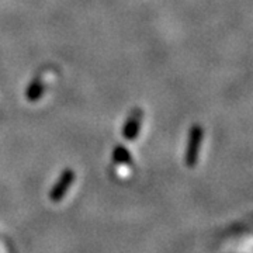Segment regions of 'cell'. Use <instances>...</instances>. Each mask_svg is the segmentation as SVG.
I'll use <instances>...</instances> for the list:
<instances>
[{"instance_id":"obj_2","label":"cell","mask_w":253,"mask_h":253,"mask_svg":"<svg viewBox=\"0 0 253 253\" xmlns=\"http://www.w3.org/2000/svg\"><path fill=\"white\" fill-rule=\"evenodd\" d=\"M75 180V174L71 169H66L65 172L62 173V176L59 177L58 183L52 187V191H51V199L54 201H58L61 200L65 196V193L68 191V189L71 187V184Z\"/></svg>"},{"instance_id":"obj_1","label":"cell","mask_w":253,"mask_h":253,"mask_svg":"<svg viewBox=\"0 0 253 253\" xmlns=\"http://www.w3.org/2000/svg\"><path fill=\"white\" fill-rule=\"evenodd\" d=\"M201 136H203V131L200 126H193L190 129V138L189 145H187V151H186V161L189 166H193L197 162V156H199V145L201 142Z\"/></svg>"},{"instance_id":"obj_3","label":"cell","mask_w":253,"mask_h":253,"mask_svg":"<svg viewBox=\"0 0 253 253\" xmlns=\"http://www.w3.org/2000/svg\"><path fill=\"white\" fill-rule=\"evenodd\" d=\"M141 117H142L141 111H132L131 117L128 118L126 126L123 129V134L126 139H135L138 136V131L141 126Z\"/></svg>"}]
</instances>
